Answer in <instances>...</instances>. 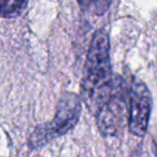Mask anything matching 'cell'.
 I'll use <instances>...</instances> for the list:
<instances>
[{
	"instance_id": "obj_2",
	"label": "cell",
	"mask_w": 157,
	"mask_h": 157,
	"mask_svg": "<svg viewBox=\"0 0 157 157\" xmlns=\"http://www.w3.org/2000/svg\"><path fill=\"white\" fill-rule=\"evenodd\" d=\"M81 113V101L72 93L63 95L52 122L39 126L29 138V146L37 148L67 133L76 125Z\"/></svg>"
},
{
	"instance_id": "obj_1",
	"label": "cell",
	"mask_w": 157,
	"mask_h": 157,
	"mask_svg": "<svg viewBox=\"0 0 157 157\" xmlns=\"http://www.w3.org/2000/svg\"><path fill=\"white\" fill-rule=\"evenodd\" d=\"M109 50L108 35L103 30L96 31L88 48L82 82L83 100L95 114L113 90L114 80L111 73Z\"/></svg>"
},
{
	"instance_id": "obj_6",
	"label": "cell",
	"mask_w": 157,
	"mask_h": 157,
	"mask_svg": "<svg viewBox=\"0 0 157 157\" xmlns=\"http://www.w3.org/2000/svg\"><path fill=\"white\" fill-rule=\"evenodd\" d=\"M78 2L82 9L97 15L105 13L110 6V0H78Z\"/></svg>"
},
{
	"instance_id": "obj_3",
	"label": "cell",
	"mask_w": 157,
	"mask_h": 157,
	"mask_svg": "<svg viewBox=\"0 0 157 157\" xmlns=\"http://www.w3.org/2000/svg\"><path fill=\"white\" fill-rule=\"evenodd\" d=\"M98 126L103 135L114 136L125 126L129 118V105H126L125 90L120 80H114L109 98L96 113Z\"/></svg>"
},
{
	"instance_id": "obj_5",
	"label": "cell",
	"mask_w": 157,
	"mask_h": 157,
	"mask_svg": "<svg viewBox=\"0 0 157 157\" xmlns=\"http://www.w3.org/2000/svg\"><path fill=\"white\" fill-rule=\"evenodd\" d=\"M28 0H0V16L14 17L22 13Z\"/></svg>"
},
{
	"instance_id": "obj_4",
	"label": "cell",
	"mask_w": 157,
	"mask_h": 157,
	"mask_svg": "<svg viewBox=\"0 0 157 157\" xmlns=\"http://www.w3.org/2000/svg\"><path fill=\"white\" fill-rule=\"evenodd\" d=\"M129 118L128 126L131 133L142 137L146 132L151 111V95L146 86L137 80L128 87Z\"/></svg>"
}]
</instances>
